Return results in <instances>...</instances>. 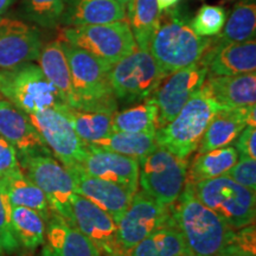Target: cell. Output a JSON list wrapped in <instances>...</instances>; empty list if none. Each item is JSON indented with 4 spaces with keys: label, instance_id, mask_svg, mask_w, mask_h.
<instances>
[{
    "label": "cell",
    "instance_id": "cell-1",
    "mask_svg": "<svg viewBox=\"0 0 256 256\" xmlns=\"http://www.w3.org/2000/svg\"><path fill=\"white\" fill-rule=\"evenodd\" d=\"M172 218L191 256H228L235 229L197 200L190 184L172 206Z\"/></svg>",
    "mask_w": 256,
    "mask_h": 256
},
{
    "label": "cell",
    "instance_id": "cell-2",
    "mask_svg": "<svg viewBox=\"0 0 256 256\" xmlns=\"http://www.w3.org/2000/svg\"><path fill=\"white\" fill-rule=\"evenodd\" d=\"M212 38L202 37L192 30L190 22L178 8L160 14L158 28L151 38L148 51L162 72L170 74L200 62L209 49Z\"/></svg>",
    "mask_w": 256,
    "mask_h": 256
},
{
    "label": "cell",
    "instance_id": "cell-3",
    "mask_svg": "<svg viewBox=\"0 0 256 256\" xmlns=\"http://www.w3.org/2000/svg\"><path fill=\"white\" fill-rule=\"evenodd\" d=\"M60 44L72 75L76 98L75 110L114 114L118 102L110 80L113 66L66 42L60 40Z\"/></svg>",
    "mask_w": 256,
    "mask_h": 256
},
{
    "label": "cell",
    "instance_id": "cell-4",
    "mask_svg": "<svg viewBox=\"0 0 256 256\" xmlns=\"http://www.w3.org/2000/svg\"><path fill=\"white\" fill-rule=\"evenodd\" d=\"M209 90L202 86L180 112L164 127L156 130V142L180 159H188L197 151L202 136L212 118L223 110Z\"/></svg>",
    "mask_w": 256,
    "mask_h": 256
},
{
    "label": "cell",
    "instance_id": "cell-5",
    "mask_svg": "<svg viewBox=\"0 0 256 256\" xmlns=\"http://www.w3.org/2000/svg\"><path fill=\"white\" fill-rule=\"evenodd\" d=\"M191 188L197 200L218 215L230 228L236 230L255 223V191L236 183L229 176L200 182Z\"/></svg>",
    "mask_w": 256,
    "mask_h": 256
},
{
    "label": "cell",
    "instance_id": "cell-6",
    "mask_svg": "<svg viewBox=\"0 0 256 256\" xmlns=\"http://www.w3.org/2000/svg\"><path fill=\"white\" fill-rule=\"evenodd\" d=\"M0 94L26 114L64 104L40 66L31 62L11 70H0Z\"/></svg>",
    "mask_w": 256,
    "mask_h": 256
},
{
    "label": "cell",
    "instance_id": "cell-7",
    "mask_svg": "<svg viewBox=\"0 0 256 256\" xmlns=\"http://www.w3.org/2000/svg\"><path fill=\"white\" fill-rule=\"evenodd\" d=\"M60 40L81 48L110 66L130 55L138 48L126 19L107 24L66 28L60 32Z\"/></svg>",
    "mask_w": 256,
    "mask_h": 256
},
{
    "label": "cell",
    "instance_id": "cell-8",
    "mask_svg": "<svg viewBox=\"0 0 256 256\" xmlns=\"http://www.w3.org/2000/svg\"><path fill=\"white\" fill-rule=\"evenodd\" d=\"M138 162L142 191L160 204L174 206L186 184V159L178 158L158 146Z\"/></svg>",
    "mask_w": 256,
    "mask_h": 256
},
{
    "label": "cell",
    "instance_id": "cell-9",
    "mask_svg": "<svg viewBox=\"0 0 256 256\" xmlns=\"http://www.w3.org/2000/svg\"><path fill=\"white\" fill-rule=\"evenodd\" d=\"M165 78L166 75L151 52L139 48L115 63L110 72V86L116 100L128 102L152 96Z\"/></svg>",
    "mask_w": 256,
    "mask_h": 256
},
{
    "label": "cell",
    "instance_id": "cell-10",
    "mask_svg": "<svg viewBox=\"0 0 256 256\" xmlns=\"http://www.w3.org/2000/svg\"><path fill=\"white\" fill-rule=\"evenodd\" d=\"M22 171L46 194L52 212L72 223V200L75 192L69 171L50 154H34L19 159Z\"/></svg>",
    "mask_w": 256,
    "mask_h": 256
},
{
    "label": "cell",
    "instance_id": "cell-11",
    "mask_svg": "<svg viewBox=\"0 0 256 256\" xmlns=\"http://www.w3.org/2000/svg\"><path fill=\"white\" fill-rule=\"evenodd\" d=\"M171 224H174L172 206L160 204L144 191H136L116 222V241L120 252H128L156 230Z\"/></svg>",
    "mask_w": 256,
    "mask_h": 256
},
{
    "label": "cell",
    "instance_id": "cell-12",
    "mask_svg": "<svg viewBox=\"0 0 256 256\" xmlns=\"http://www.w3.org/2000/svg\"><path fill=\"white\" fill-rule=\"evenodd\" d=\"M64 104L28 114V116L50 152L64 168L70 170L81 164L87 145L80 139L62 110Z\"/></svg>",
    "mask_w": 256,
    "mask_h": 256
},
{
    "label": "cell",
    "instance_id": "cell-13",
    "mask_svg": "<svg viewBox=\"0 0 256 256\" xmlns=\"http://www.w3.org/2000/svg\"><path fill=\"white\" fill-rule=\"evenodd\" d=\"M206 76L208 68L200 60L166 76V81L160 83L152 95L158 106L156 130L174 119L191 96L202 88Z\"/></svg>",
    "mask_w": 256,
    "mask_h": 256
},
{
    "label": "cell",
    "instance_id": "cell-14",
    "mask_svg": "<svg viewBox=\"0 0 256 256\" xmlns=\"http://www.w3.org/2000/svg\"><path fill=\"white\" fill-rule=\"evenodd\" d=\"M72 223L106 256L121 252L116 241V223L110 214L87 198L75 194L72 200Z\"/></svg>",
    "mask_w": 256,
    "mask_h": 256
},
{
    "label": "cell",
    "instance_id": "cell-15",
    "mask_svg": "<svg viewBox=\"0 0 256 256\" xmlns=\"http://www.w3.org/2000/svg\"><path fill=\"white\" fill-rule=\"evenodd\" d=\"M42 46L37 28L17 19L0 17V70L37 60Z\"/></svg>",
    "mask_w": 256,
    "mask_h": 256
},
{
    "label": "cell",
    "instance_id": "cell-16",
    "mask_svg": "<svg viewBox=\"0 0 256 256\" xmlns=\"http://www.w3.org/2000/svg\"><path fill=\"white\" fill-rule=\"evenodd\" d=\"M78 168L92 177L113 182L136 192L139 188V162L92 145H87Z\"/></svg>",
    "mask_w": 256,
    "mask_h": 256
},
{
    "label": "cell",
    "instance_id": "cell-17",
    "mask_svg": "<svg viewBox=\"0 0 256 256\" xmlns=\"http://www.w3.org/2000/svg\"><path fill=\"white\" fill-rule=\"evenodd\" d=\"M68 171L74 179L76 194L110 214L116 223L132 202L134 192L120 184L89 176L78 166Z\"/></svg>",
    "mask_w": 256,
    "mask_h": 256
},
{
    "label": "cell",
    "instance_id": "cell-18",
    "mask_svg": "<svg viewBox=\"0 0 256 256\" xmlns=\"http://www.w3.org/2000/svg\"><path fill=\"white\" fill-rule=\"evenodd\" d=\"M0 136L14 147L18 159L34 154H51L28 114L6 98H0Z\"/></svg>",
    "mask_w": 256,
    "mask_h": 256
},
{
    "label": "cell",
    "instance_id": "cell-19",
    "mask_svg": "<svg viewBox=\"0 0 256 256\" xmlns=\"http://www.w3.org/2000/svg\"><path fill=\"white\" fill-rule=\"evenodd\" d=\"M94 243L58 214L51 211L40 256H100Z\"/></svg>",
    "mask_w": 256,
    "mask_h": 256
},
{
    "label": "cell",
    "instance_id": "cell-20",
    "mask_svg": "<svg viewBox=\"0 0 256 256\" xmlns=\"http://www.w3.org/2000/svg\"><path fill=\"white\" fill-rule=\"evenodd\" d=\"M200 62L208 68V75L234 76L255 72L256 40L229 44L211 43Z\"/></svg>",
    "mask_w": 256,
    "mask_h": 256
},
{
    "label": "cell",
    "instance_id": "cell-21",
    "mask_svg": "<svg viewBox=\"0 0 256 256\" xmlns=\"http://www.w3.org/2000/svg\"><path fill=\"white\" fill-rule=\"evenodd\" d=\"M256 107L223 108L217 113L202 136L198 153L228 147L235 142L246 126H256Z\"/></svg>",
    "mask_w": 256,
    "mask_h": 256
},
{
    "label": "cell",
    "instance_id": "cell-22",
    "mask_svg": "<svg viewBox=\"0 0 256 256\" xmlns=\"http://www.w3.org/2000/svg\"><path fill=\"white\" fill-rule=\"evenodd\" d=\"M60 23L68 26L107 24L126 19V6L118 0H63Z\"/></svg>",
    "mask_w": 256,
    "mask_h": 256
},
{
    "label": "cell",
    "instance_id": "cell-23",
    "mask_svg": "<svg viewBox=\"0 0 256 256\" xmlns=\"http://www.w3.org/2000/svg\"><path fill=\"white\" fill-rule=\"evenodd\" d=\"M203 86L224 108H246L256 104L255 72L234 76L208 75Z\"/></svg>",
    "mask_w": 256,
    "mask_h": 256
},
{
    "label": "cell",
    "instance_id": "cell-24",
    "mask_svg": "<svg viewBox=\"0 0 256 256\" xmlns=\"http://www.w3.org/2000/svg\"><path fill=\"white\" fill-rule=\"evenodd\" d=\"M37 60L40 62V68L46 75L48 81L58 92L60 100L69 107L76 108V98L72 88L69 64L60 40L50 42L42 46Z\"/></svg>",
    "mask_w": 256,
    "mask_h": 256
},
{
    "label": "cell",
    "instance_id": "cell-25",
    "mask_svg": "<svg viewBox=\"0 0 256 256\" xmlns=\"http://www.w3.org/2000/svg\"><path fill=\"white\" fill-rule=\"evenodd\" d=\"M0 191L6 194L11 206L28 208L46 220L49 218L51 209L46 194L23 171L0 178Z\"/></svg>",
    "mask_w": 256,
    "mask_h": 256
},
{
    "label": "cell",
    "instance_id": "cell-26",
    "mask_svg": "<svg viewBox=\"0 0 256 256\" xmlns=\"http://www.w3.org/2000/svg\"><path fill=\"white\" fill-rule=\"evenodd\" d=\"M238 159V153L235 147L232 146L198 153L192 160L191 165L188 166L186 184L194 185L226 174L236 164Z\"/></svg>",
    "mask_w": 256,
    "mask_h": 256
},
{
    "label": "cell",
    "instance_id": "cell-27",
    "mask_svg": "<svg viewBox=\"0 0 256 256\" xmlns=\"http://www.w3.org/2000/svg\"><path fill=\"white\" fill-rule=\"evenodd\" d=\"M128 256H191L186 243L174 224L152 232L127 252Z\"/></svg>",
    "mask_w": 256,
    "mask_h": 256
},
{
    "label": "cell",
    "instance_id": "cell-28",
    "mask_svg": "<svg viewBox=\"0 0 256 256\" xmlns=\"http://www.w3.org/2000/svg\"><path fill=\"white\" fill-rule=\"evenodd\" d=\"M62 110L68 118L74 130L86 145H92L95 142L104 139L114 132V114L75 110L68 104H64Z\"/></svg>",
    "mask_w": 256,
    "mask_h": 256
},
{
    "label": "cell",
    "instance_id": "cell-29",
    "mask_svg": "<svg viewBox=\"0 0 256 256\" xmlns=\"http://www.w3.org/2000/svg\"><path fill=\"white\" fill-rule=\"evenodd\" d=\"M256 32V5L254 0H243L232 10L228 20L212 44L242 43L255 40Z\"/></svg>",
    "mask_w": 256,
    "mask_h": 256
},
{
    "label": "cell",
    "instance_id": "cell-30",
    "mask_svg": "<svg viewBox=\"0 0 256 256\" xmlns=\"http://www.w3.org/2000/svg\"><path fill=\"white\" fill-rule=\"evenodd\" d=\"M11 226L20 247L34 250L43 244L46 220L37 211L25 206H11Z\"/></svg>",
    "mask_w": 256,
    "mask_h": 256
},
{
    "label": "cell",
    "instance_id": "cell-31",
    "mask_svg": "<svg viewBox=\"0 0 256 256\" xmlns=\"http://www.w3.org/2000/svg\"><path fill=\"white\" fill-rule=\"evenodd\" d=\"M128 24L139 49L148 50L150 42L159 24L156 0H130Z\"/></svg>",
    "mask_w": 256,
    "mask_h": 256
},
{
    "label": "cell",
    "instance_id": "cell-32",
    "mask_svg": "<svg viewBox=\"0 0 256 256\" xmlns=\"http://www.w3.org/2000/svg\"><path fill=\"white\" fill-rule=\"evenodd\" d=\"M92 146L101 147V148L130 156L136 160L148 156L158 147L156 142V132H113L104 139L95 142Z\"/></svg>",
    "mask_w": 256,
    "mask_h": 256
},
{
    "label": "cell",
    "instance_id": "cell-33",
    "mask_svg": "<svg viewBox=\"0 0 256 256\" xmlns=\"http://www.w3.org/2000/svg\"><path fill=\"white\" fill-rule=\"evenodd\" d=\"M158 119V106L152 96L145 98L142 104L128 110L115 112L113 130L124 133L156 132Z\"/></svg>",
    "mask_w": 256,
    "mask_h": 256
},
{
    "label": "cell",
    "instance_id": "cell-34",
    "mask_svg": "<svg viewBox=\"0 0 256 256\" xmlns=\"http://www.w3.org/2000/svg\"><path fill=\"white\" fill-rule=\"evenodd\" d=\"M63 11V0H24L26 17L42 28H51L60 24Z\"/></svg>",
    "mask_w": 256,
    "mask_h": 256
},
{
    "label": "cell",
    "instance_id": "cell-35",
    "mask_svg": "<svg viewBox=\"0 0 256 256\" xmlns=\"http://www.w3.org/2000/svg\"><path fill=\"white\" fill-rule=\"evenodd\" d=\"M226 10L216 5H203L192 18L190 25L198 36H217L226 24Z\"/></svg>",
    "mask_w": 256,
    "mask_h": 256
},
{
    "label": "cell",
    "instance_id": "cell-36",
    "mask_svg": "<svg viewBox=\"0 0 256 256\" xmlns=\"http://www.w3.org/2000/svg\"><path fill=\"white\" fill-rule=\"evenodd\" d=\"M0 241L2 243L4 252L8 254L17 252L20 247L14 238L11 226V203L2 191H0Z\"/></svg>",
    "mask_w": 256,
    "mask_h": 256
},
{
    "label": "cell",
    "instance_id": "cell-37",
    "mask_svg": "<svg viewBox=\"0 0 256 256\" xmlns=\"http://www.w3.org/2000/svg\"><path fill=\"white\" fill-rule=\"evenodd\" d=\"M226 176L242 186L256 191V162L246 156H240L236 164L229 170Z\"/></svg>",
    "mask_w": 256,
    "mask_h": 256
},
{
    "label": "cell",
    "instance_id": "cell-38",
    "mask_svg": "<svg viewBox=\"0 0 256 256\" xmlns=\"http://www.w3.org/2000/svg\"><path fill=\"white\" fill-rule=\"evenodd\" d=\"M22 171L14 147L0 136V178Z\"/></svg>",
    "mask_w": 256,
    "mask_h": 256
},
{
    "label": "cell",
    "instance_id": "cell-39",
    "mask_svg": "<svg viewBox=\"0 0 256 256\" xmlns=\"http://www.w3.org/2000/svg\"><path fill=\"white\" fill-rule=\"evenodd\" d=\"M256 126L248 124L235 140V148L240 156L256 158Z\"/></svg>",
    "mask_w": 256,
    "mask_h": 256
},
{
    "label": "cell",
    "instance_id": "cell-40",
    "mask_svg": "<svg viewBox=\"0 0 256 256\" xmlns=\"http://www.w3.org/2000/svg\"><path fill=\"white\" fill-rule=\"evenodd\" d=\"M178 2H179V0H156V4H158L159 12L162 14V12H164L165 10L171 8L172 6H174Z\"/></svg>",
    "mask_w": 256,
    "mask_h": 256
},
{
    "label": "cell",
    "instance_id": "cell-41",
    "mask_svg": "<svg viewBox=\"0 0 256 256\" xmlns=\"http://www.w3.org/2000/svg\"><path fill=\"white\" fill-rule=\"evenodd\" d=\"M14 0H0V17L8 11L10 6L14 4Z\"/></svg>",
    "mask_w": 256,
    "mask_h": 256
},
{
    "label": "cell",
    "instance_id": "cell-42",
    "mask_svg": "<svg viewBox=\"0 0 256 256\" xmlns=\"http://www.w3.org/2000/svg\"><path fill=\"white\" fill-rule=\"evenodd\" d=\"M118 2H121V4H124V6H127L128 2H130V0H118Z\"/></svg>",
    "mask_w": 256,
    "mask_h": 256
},
{
    "label": "cell",
    "instance_id": "cell-43",
    "mask_svg": "<svg viewBox=\"0 0 256 256\" xmlns=\"http://www.w3.org/2000/svg\"><path fill=\"white\" fill-rule=\"evenodd\" d=\"M4 254V248H2V243L0 241V256Z\"/></svg>",
    "mask_w": 256,
    "mask_h": 256
},
{
    "label": "cell",
    "instance_id": "cell-44",
    "mask_svg": "<svg viewBox=\"0 0 256 256\" xmlns=\"http://www.w3.org/2000/svg\"><path fill=\"white\" fill-rule=\"evenodd\" d=\"M113 256H128L127 252H118V254H115Z\"/></svg>",
    "mask_w": 256,
    "mask_h": 256
},
{
    "label": "cell",
    "instance_id": "cell-45",
    "mask_svg": "<svg viewBox=\"0 0 256 256\" xmlns=\"http://www.w3.org/2000/svg\"><path fill=\"white\" fill-rule=\"evenodd\" d=\"M212 256H223V255H212Z\"/></svg>",
    "mask_w": 256,
    "mask_h": 256
}]
</instances>
